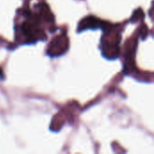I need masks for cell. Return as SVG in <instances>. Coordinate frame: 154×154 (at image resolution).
Returning a JSON list of instances; mask_svg holds the SVG:
<instances>
[{
  "label": "cell",
  "instance_id": "6da1fadb",
  "mask_svg": "<svg viewBox=\"0 0 154 154\" xmlns=\"http://www.w3.org/2000/svg\"><path fill=\"white\" fill-rule=\"evenodd\" d=\"M4 79V73H3V71L0 69V80H3Z\"/></svg>",
  "mask_w": 154,
  "mask_h": 154
}]
</instances>
